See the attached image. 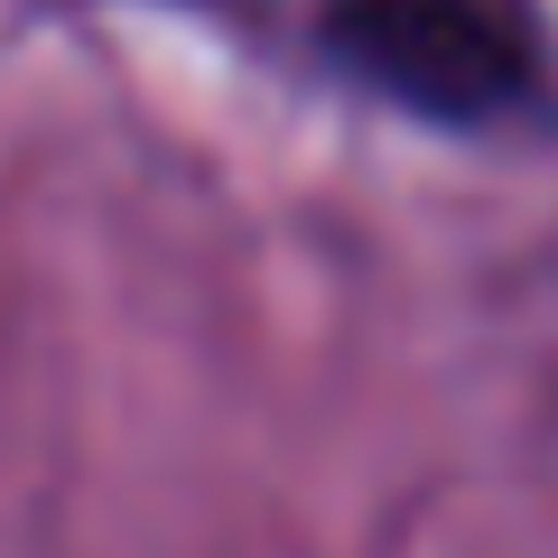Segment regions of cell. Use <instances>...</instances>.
<instances>
[{"mask_svg":"<svg viewBox=\"0 0 558 558\" xmlns=\"http://www.w3.org/2000/svg\"><path fill=\"white\" fill-rule=\"evenodd\" d=\"M326 57L447 131L512 121L549 94L539 0H326Z\"/></svg>","mask_w":558,"mask_h":558,"instance_id":"obj_1","label":"cell"}]
</instances>
